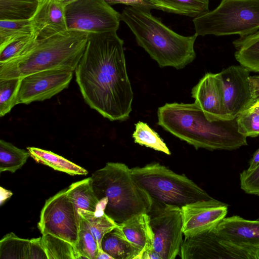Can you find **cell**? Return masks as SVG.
<instances>
[{
  "label": "cell",
  "mask_w": 259,
  "mask_h": 259,
  "mask_svg": "<svg viewBox=\"0 0 259 259\" xmlns=\"http://www.w3.org/2000/svg\"><path fill=\"white\" fill-rule=\"evenodd\" d=\"M32 34L17 38L0 50V64L8 62L22 55L35 42Z\"/></svg>",
  "instance_id": "836d02e7"
},
{
  "label": "cell",
  "mask_w": 259,
  "mask_h": 259,
  "mask_svg": "<svg viewBox=\"0 0 259 259\" xmlns=\"http://www.w3.org/2000/svg\"><path fill=\"white\" fill-rule=\"evenodd\" d=\"M131 172L138 185L159 202L181 207L213 198L185 175L177 174L158 162L133 167Z\"/></svg>",
  "instance_id": "8992f818"
},
{
  "label": "cell",
  "mask_w": 259,
  "mask_h": 259,
  "mask_svg": "<svg viewBox=\"0 0 259 259\" xmlns=\"http://www.w3.org/2000/svg\"><path fill=\"white\" fill-rule=\"evenodd\" d=\"M66 192L77 209L96 211L99 201L93 189L91 177L71 184Z\"/></svg>",
  "instance_id": "603a6c76"
},
{
  "label": "cell",
  "mask_w": 259,
  "mask_h": 259,
  "mask_svg": "<svg viewBox=\"0 0 259 259\" xmlns=\"http://www.w3.org/2000/svg\"><path fill=\"white\" fill-rule=\"evenodd\" d=\"M89 33L67 30L37 40L22 55L0 64V80L22 78L47 70L74 71L84 52Z\"/></svg>",
  "instance_id": "277c9868"
},
{
  "label": "cell",
  "mask_w": 259,
  "mask_h": 259,
  "mask_svg": "<svg viewBox=\"0 0 259 259\" xmlns=\"http://www.w3.org/2000/svg\"><path fill=\"white\" fill-rule=\"evenodd\" d=\"M151 9L196 18L209 11V0H147Z\"/></svg>",
  "instance_id": "ffe728a7"
},
{
  "label": "cell",
  "mask_w": 259,
  "mask_h": 259,
  "mask_svg": "<svg viewBox=\"0 0 259 259\" xmlns=\"http://www.w3.org/2000/svg\"><path fill=\"white\" fill-rule=\"evenodd\" d=\"M117 227L125 239L140 251L137 259H141L145 251L154 249V234L147 213L135 215Z\"/></svg>",
  "instance_id": "ac0fdd59"
},
{
  "label": "cell",
  "mask_w": 259,
  "mask_h": 259,
  "mask_svg": "<svg viewBox=\"0 0 259 259\" xmlns=\"http://www.w3.org/2000/svg\"><path fill=\"white\" fill-rule=\"evenodd\" d=\"M193 22L197 36L251 34L259 30V0H222Z\"/></svg>",
  "instance_id": "52a82bcc"
},
{
  "label": "cell",
  "mask_w": 259,
  "mask_h": 259,
  "mask_svg": "<svg viewBox=\"0 0 259 259\" xmlns=\"http://www.w3.org/2000/svg\"><path fill=\"white\" fill-rule=\"evenodd\" d=\"M91 177L98 200L107 199L105 214L117 224L151 209L153 199L136 182L125 164L107 162Z\"/></svg>",
  "instance_id": "5b68a950"
},
{
  "label": "cell",
  "mask_w": 259,
  "mask_h": 259,
  "mask_svg": "<svg viewBox=\"0 0 259 259\" xmlns=\"http://www.w3.org/2000/svg\"><path fill=\"white\" fill-rule=\"evenodd\" d=\"M29 242L12 232L6 234L0 241V258L27 259Z\"/></svg>",
  "instance_id": "f546056e"
},
{
  "label": "cell",
  "mask_w": 259,
  "mask_h": 259,
  "mask_svg": "<svg viewBox=\"0 0 259 259\" xmlns=\"http://www.w3.org/2000/svg\"><path fill=\"white\" fill-rule=\"evenodd\" d=\"M240 187L245 193L259 195V164L251 169H246L240 174Z\"/></svg>",
  "instance_id": "e575fe53"
},
{
  "label": "cell",
  "mask_w": 259,
  "mask_h": 259,
  "mask_svg": "<svg viewBox=\"0 0 259 259\" xmlns=\"http://www.w3.org/2000/svg\"><path fill=\"white\" fill-rule=\"evenodd\" d=\"M132 137L135 143L170 155V152L163 140L145 122L139 121L135 124V130Z\"/></svg>",
  "instance_id": "f1b7e54d"
},
{
  "label": "cell",
  "mask_w": 259,
  "mask_h": 259,
  "mask_svg": "<svg viewBox=\"0 0 259 259\" xmlns=\"http://www.w3.org/2000/svg\"><path fill=\"white\" fill-rule=\"evenodd\" d=\"M191 95L208 120H230L224 107L223 87L219 73H206L192 89Z\"/></svg>",
  "instance_id": "9a60e30c"
},
{
  "label": "cell",
  "mask_w": 259,
  "mask_h": 259,
  "mask_svg": "<svg viewBox=\"0 0 259 259\" xmlns=\"http://www.w3.org/2000/svg\"><path fill=\"white\" fill-rule=\"evenodd\" d=\"M219 73L225 111L229 119H232L255 102L249 81L250 71L241 65H232Z\"/></svg>",
  "instance_id": "4fadbf2b"
},
{
  "label": "cell",
  "mask_w": 259,
  "mask_h": 259,
  "mask_svg": "<svg viewBox=\"0 0 259 259\" xmlns=\"http://www.w3.org/2000/svg\"><path fill=\"white\" fill-rule=\"evenodd\" d=\"M78 211L87 223L90 232L98 243L99 249H102L101 241L103 236L115 228L118 224L105 213L96 214L95 212L80 208L78 209Z\"/></svg>",
  "instance_id": "4316f807"
},
{
  "label": "cell",
  "mask_w": 259,
  "mask_h": 259,
  "mask_svg": "<svg viewBox=\"0 0 259 259\" xmlns=\"http://www.w3.org/2000/svg\"><path fill=\"white\" fill-rule=\"evenodd\" d=\"M180 255L182 259H259V250L235 245L212 229L185 237Z\"/></svg>",
  "instance_id": "8fae6325"
},
{
  "label": "cell",
  "mask_w": 259,
  "mask_h": 259,
  "mask_svg": "<svg viewBox=\"0 0 259 259\" xmlns=\"http://www.w3.org/2000/svg\"><path fill=\"white\" fill-rule=\"evenodd\" d=\"M234 56L240 65L250 72H259V30L233 41Z\"/></svg>",
  "instance_id": "d6986e66"
},
{
  "label": "cell",
  "mask_w": 259,
  "mask_h": 259,
  "mask_svg": "<svg viewBox=\"0 0 259 259\" xmlns=\"http://www.w3.org/2000/svg\"><path fill=\"white\" fill-rule=\"evenodd\" d=\"M157 117L158 125L196 150H233L247 145L236 118L210 121L195 102L166 103L158 108Z\"/></svg>",
  "instance_id": "7a4b0ae2"
},
{
  "label": "cell",
  "mask_w": 259,
  "mask_h": 259,
  "mask_svg": "<svg viewBox=\"0 0 259 259\" xmlns=\"http://www.w3.org/2000/svg\"><path fill=\"white\" fill-rule=\"evenodd\" d=\"M259 164V148L255 152L249 161V165L248 169L254 168Z\"/></svg>",
  "instance_id": "ab89813d"
},
{
  "label": "cell",
  "mask_w": 259,
  "mask_h": 259,
  "mask_svg": "<svg viewBox=\"0 0 259 259\" xmlns=\"http://www.w3.org/2000/svg\"><path fill=\"white\" fill-rule=\"evenodd\" d=\"M21 78L0 80V116L9 113L17 104Z\"/></svg>",
  "instance_id": "1f68e13d"
},
{
  "label": "cell",
  "mask_w": 259,
  "mask_h": 259,
  "mask_svg": "<svg viewBox=\"0 0 259 259\" xmlns=\"http://www.w3.org/2000/svg\"><path fill=\"white\" fill-rule=\"evenodd\" d=\"M181 208L185 237L212 229L225 218L228 212L227 205L214 198L199 200Z\"/></svg>",
  "instance_id": "5bb4252c"
},
{
  "label": "cell",
  "mask_w": 259,
  "mask_h": 259,
  "mask_svg": "<svg viewBox=\"0 0 259 259\" xmlns=\"http://www.w3.org/2000/svg\"><path fill=\"white\" fill-rule=\"evenodd\" d=\"M117 226L103 236L102 250L113 259H137L140 251L125 239Z\"/></svg>",
  "instance_id": "44dd1931"
},
{
  "label": "cell",
  "mask_w": 259,
  "mask_h": 259,
  "mask_svg": "<svg viewBox=\"0 0 259 259\" xmlns=\"http://www.w3.org/2000/svg\"><path fill=\"white\" fill-rule=\"evenodd\" d=\"M79 226L78 209L67 196L66 189L46 201L38 223L42 235L51 234L75 246Z\"/></svg>",
  "instance_id": "30bf717a"
},
{
  "label": "cell",
  "mask_w": 259,
  "mask_h": 259,
  "mask_svg": "<svg viewBox=\"0 0 259 259\" xmlns=\"http://www.w3.org/2000/svg\"><path fill=\"white\" fill-rule=\"evenodd\" d=\"M64 6H66V5L72 3L73 2L77 1V0H58Z\"/></svg>",
  "instance_id": "b9f144b4"
},
{
  "label": "cell",
  "mask_w": 259,
  "mask_h": 259,
  "mask_svg": "<svg viewBox=\"0 0 259 259\" xmlns=\"http://www.w3.org/2000/svg\"><path fill=\"white\" fill-rule=\"evenodd\" d=\"M149 8L128 6L120 19L134 33L138 45L161 67L183 69L196 58L194 43L197 37L174 32L153 16Z\"/></svg>",
  "instance_id": "3957f363"
},
{
  "label": "cell",
  "mask_w": 259,
  "mask_h": 259,
  "mask_svg": "<svg viewBox=\"0 0 259 259\" xmlns=\"http://www.w3.org/2000/svg\"><path fill=\"white\" fill-rule=\"evenodd\" d=\"M79 215V231L75 248L82 258L96 259L99 250L98 243L90 232L85 221Z\"/></svg>",
  "instance_id": "d6a6232c"
},
{
  "label": "cell",
  "mask_w": 259,
  "mask_h": 259,
  "mask_svg": "<svg viewBox=\"0 0 259 259\" xmlns=\"http://www.w3.org/2000/svg\"><path fill=\"white\" fill-rule=\"evenodd\" d=\"M42 242L48 259H79L81 256L70 242L51 234L42 235Z\"/></svg>",
  "instance_id": "d4e9b609"
},
{
  "label": "cell",
  "mask_w": 259,
  "mask_h": 259,
  "mask_svg": "<svg viewBox=\"0 0 259 259\" xmlns=\"http://www.w3.org/2000/svg\"><path fill=\"white\" fill-rule=\"evenodd\" d=\"M213 229L235 245L259 250V220H248L233 215L224 218Z\"/></svg>",
  "instance_id": "2e32d148"
},
{
  "label": "cell",
  "mask_w": 259,
  "mask_h": 259,
  "mask_svg": "<svg viewBox=\"0 0 259 259\" xmlns=\"http://www.w3.org/2000/svg\"><path fill=\"white\" fill-rule=\"evenodd\" d=\"M38 1H41V0H38Z\"/></svg>",
  "instance_id": "7bdbcfd3"
},
{
  "label": "cell",
  "mask_w": 259,
  "mask_h": 259,
  "mask_svg": "<svg viewBox=\"0 0 259 259\" xmlns=\"http://www.w3.org/2000/svg\"><path fill=\"white\" fill-rule=\"evenodd\" d=\"M123 40L116 31L89 33L75 70L86 103L110 121L127 120L134 99L126 66Z\"/></svg>",
  "instance_id": "6da1fadb"
},
{
  "label": "cell",
  "mask_w": 259,
  "mask_h": 259,
  "mask_svg": "<svg viewBox=\"0 0 259 259\" xmlns=\"http://www.w3.org/2000/svg\"><path fill=\"white\" fill-rule=\"evenodd\" d=\"M30 156L37 162L70 175H87L88 171L82 167L53 152L40 148L27 147Z\"/></svg>",
  "instance_id": "7402d4cb"
},
{
  "label": "cell",
  "mask_w": 259,
  "mask_h": 259,
  "mask_svg": "<svg viewBox=\"0 0 259 259\" xmlns=\"http://www.w3.org/2000/svg\"><path fill=\"white\" fill-rule=\"evenodd\" d=\"M48 259L41 237L30 239L27 259Z\"/></svg>",
  "instance_id": "d590c367"
},
{
  "label": "cell",
  "mask_w": 259,
  "mask_h": 259,
  "mask_svg": "<svg viewBox=\"0 0 259 259\" xmlns=\"http://www.w3.org/2000/svg\"><path fill=\"white\" fill-rule=\"evenodd\" d=\"M68 30L88 33L116 31L120 14L105 0H77L64 7Z\"/></svg>",
  "instance_id": "9c48e42d"
},
{
  "label": "cell",
  "mask_w": 259,
  "mask_h": 259,
  "mask_svg": "<svg viewBox=\"0 0 259 259\" xmlns=\"http://www.w3.org/2000/svg\"><path fill=\"white\" fill-rule=\"evenodd\" d=\"M147 213L154 234V250L161 259L176 258L183 241L181 208L153 199Z\"/></svg>",
  "instance_id": "ba28073f"
},
{
  "label": "cell",
  "mask_w": 259,
  "mask_h": 259,
  "mask_svg": "<svg viewBox=\"0 0 259 259\" xmlns=\"http://www.w3.org/2000/svg\"><path fill=\"white\" fill-rule=\"evenodd\" d=\"M30 156L28 151L20 149L11 143L0 140V172L14 173L21 168Z\"/></svg>",
  "instance_id": "484cf974"
},
{
  "label": "cell",
  "mask_w": 259,
  "mask_h": 259,
  "mask_svg": "<svg viewBox=\"0 0 259 259\" xmlns=\"http://www.w3.org/2000/svg\"><path fill=\"white\" fill-rule=\"evenodd\" d=\"M38 0H0V20H26L35 15Z\"/></svg>",
  "instance_id": "cb8c5ba5"
},
{
  "label": "cell",
  "mask_w": 259,
  "mask_h": 259,
  "mask_svg": "<svg viewBox=\"0 0 259 259\" xmlns=\"http://www.w3.org/2000/svg\"><path fill=\"white\" fill-rule=\"evenodd\" d=\"M249 81L254 101L259 100V75L249 76Z\"/></svg>",
  "instance_id": "74e56055"
},
{
  "label": "cell",
  "mask_w": 259,
  "mask_h": 259,
  "mask_svg": "<svg viewBox=\"0 0 259 259\" xmlns=\"http://www.w3.org/2000/svg\"><path fill=\"white\" fill-rule=\"evenodd\" d=\"M96 259H113V258L102 249H99Z\"/></svg>",
  "instance_id": "60d3db41"
},
{
  "label": "cell",
  "mask_w": 259,
  "mask_h": 259,
  "mask_svg": "<svg viewBox=\"0 0 259 259\" xmlns=\"http://www.w3.org/2000/svg\"><path fill=\"white\" fill-rule=\"evenodd\" d=\"M108 4H122L131 6L143 7L152 9L147 0H105Z\"/></svg>",
  "instance_id": "8d00e7d4"
},
{
  "label": "cell",
  "mask_w": 259,
  "mask_h": 259,
  "mask_svg": "<svg viewBox=\"0 0 259 259\" xmlns=\"http://www.w3.org/2000/svg\"><path fill=\"white\" fill-rule=\"evenodd\" d=\"M64 6L58 0H41L31 19L33 34L43 39L67 29Z\"/></svg>",
  "instance_id": "e0dca14e"
},
{
  "label": "cell",
  "mask_w": 259,
  "mask_h": 259,
  "mask_svg": "<svg viewBox=\"0 0 259 259\" xmlns=\"http://www.w3.org/2000/svg\"><path fill=\"white\" fill-rule=\"evenodd\" d=\"M33 33L31 19L0 20V50L14 40Z\"/></svg>",
  "instance_id": "83f0119b"
},
{
  "label": "cell",
  "mask_w": 259,
  "mask_h": 259,
  "mask_svg": "<svg viewBox=\"0 0 259 259\" xmlns=\"http://www.w3.org/2000/svg\"><path fill=\"white\" fill-rule=\"evenodd\" d=\"M141 259H161L159 254L154 249L143 252Z\"/></svg>",
  "instance_id": "f35d334b"
},
{
  "label": "cell",
  "mask_w": 259,
  "mask_h": 259,
  "mask_svg": "<svg viewBox=\"0 0 259 259\" xmlns=\"http://www.w3.org/2000/svg\"><path fill=\"white\" fill-rule=\"evenodd\" d=\"M238 132L246 137L259 136V100L236 117Z\"/></svg>",
  "instance_id": "4dcf8cb0"
},
{
  "label": "cell",
  "mask_w": 259,
  "mask_h": 259,
  "mask_svg": "<svg viewBox=\"0 0 259 259\" xmlns=\"http://www.w3.org/2000/svg\"><path fill=\"white\" fill-rule=\"evenodd\" d=\"M73 73L66 70H47L23 77L17 104H29L51 98L68 88Z\"/></svg>",
  "instance_id": "7c38bea8"
}]
</instances>
